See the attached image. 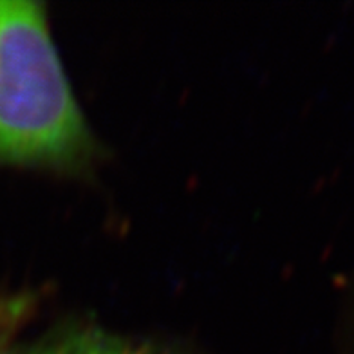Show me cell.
<instances>
[{"label": "cell", "mask_w": 354, "mask_h": 354, "mask_svg": "<svg viewBox=\"0 0 354 354\" xmlns=\"http://www.w3.org/2000/svg\"><path fill=\"white\" fill-rule=\"evenodd\" d=\"M94 156L44 6L0 0V165L71 170Z\"/></svg>", "instance_id": "6da1fadb"}, {"label": "cell", "mask_w": 354, "mask_h": 354, "mask_svg": "<svg viewBox=\"0 0 354 354\" xmlns=\"http://www.w3.org/2000/svg\"><path fill=\"white\" fill-rule=\"evenodd\" d=\"M22 304H0V354H187L152 340L112 333L98 326H66L38 338L11 342V324Z\"/></svg>", "instance_id": "7a4b0ae2"}]
</instances>
